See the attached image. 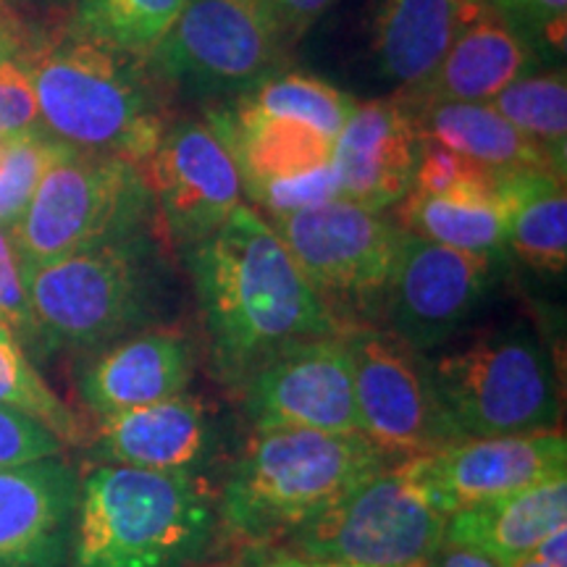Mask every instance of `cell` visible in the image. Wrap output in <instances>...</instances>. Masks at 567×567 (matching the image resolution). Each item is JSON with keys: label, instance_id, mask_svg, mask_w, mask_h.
<instances>
[{"label": "cell", "instance_id": "obj_1", "mask_svg": "<svg viewBox=\"0 0 567 567\" xmlns=\"http://www.w3.org/2000/svg\"><path fill=\"white\" fill-rule=\"evenodd\" d=\"M218 381L243 389L276 354L342 334L279 234L239 205L216 234L184 250Z\"/></svg>", "mask_w": 567, "mask_h": 567}, {"label": "cell", "instance_id": "obj_2", "mask_svg": "<svg viewBox=\"0 0 567 567\" xmlns=\"http://www.w3.org/2000/svg\"><path fill=\"white\" fill-rule=\"evenodd\" d=\"M21 63L38 97L40 124L76 151L140 166L172 124L168 84L151 61L74 27L30 34Z\"/></svg>", "mask_w": 567, "mask_h": 567}, {"label": "cell", "instance_id": "obj_3", "mask_svg": "<svg viewBox=\"0 0 567 567\" xmlns=\"http://www.w3.org/2000/svg\"><path fill=\"white\" fill-rule=\"evenodd\" d=\"M218 509L197 473L97 465L80 481L71 565L187 567L203 557Z\"/></svg>", "mask_w": 567, "mask_h": 567}, {"label": "cell", "instance_id": "obj_4", "mask_svg": "<svg viewBox=\"0 0 567 567\" xmlns=\"http://www.w3.org/2000/svg\"><path fill=\"white\" fill-rule=\"evenodd\" d=\"M389 460L394 455L363 434L255 431L226 478L218 520L239 542L274 544L392 465Z\"/></svg>", "mask_w": 567, "mask_h": 567}, {"label": "cell", "instance_id": "obj_5", "mask_svg": "<svg viewBox=\"0 0 567 567\" xmlns=\"http://www.w3.org/2000/svg\"><path fill=\"white\" fill-rule=\"evenodd\" d=\"M24 281L48 352H95L158 326L168 266L151 229L24 266Z\"/></svg>", "mask_w": 567, "mask_h": 567}, {"label": "cell", "instance_id": "obj_6", "mask_svg": "<svg viewBox=\"0 0 567 567\" xmlns=\"http://www.w3.org/2000/svg\"><path fill=\"white\" fill-rule=\"evenodd\" d=\"M339 331L381 326V310L405 229L350 200L268 216Z\"/></svg>", "mask_w": 567, "mask_h": 567}, {"label": "cell", "instance_id": "obj_7", "mask_svg": "<svg viewBox=\"0 0 567 567\" xmlns=\"http://www.w3.org/2000/svg\"><path fill=\"white\" fill-rule=\"evenodd\" d=\"M153 208L134 163L69 147L42 174L11 237L21 264L38 266L147 229Z\"/></svg>", "mask_w": 567, "mask_h": 567}, {"label": "cell", "instance_id": "obj_8", "mask_svg": "<svg viewBox=\"0 0 567 567\" xmlns=\"http://www.w3.org/2000/svg\"><path fill=\"white\" fill-rule=\"evenodd\" d=\"M439 400L460 436L557 429L559 392L547 350L526 326H509L431 360Z\"/></svg>", "mask_w": 567, "mask_h": 567}, {"label": "cell", "instance_id": "obj_9", "mask_svg": "<svg viewBox=\"0 0 567 567\" xmlns=\"http://www.w3.org/2000/svg\"><path fill=\"white\" fill-rule=\"evenodd\" d=\"M446 520L396 463L284 536V547L342 567H423L444 544Z\"/></svg>", "mask_w": 567, "mask_h": 567}, {"label": "cell", "instance_id": "obj_10", "mask_svg": "<svg viewBox=\"0 0 567 567\" xmlns=\"http://www.w3.org/2000/svg\"><path fill=\"white\" fill-rule=\"evenodd\" d=\"M342 339L352 360L360 434L400 460L465 439L439 400L429 354L384 326H352Z\"/></svg>", "mask_w": 567, "mask_h": 567}, {"label": "cell", "instance_id": "obj_11", "mask_svg": "<svg viewBox=\"0 0 567 567\" xmlns=\"http://www.w3.org/2000/svg\"><path fill=\"white\" fill-rule=\"evenodd\" d=\"M287 45L266 0H189L147 61L168 87L247 90L279 69Z\"/></svg>", "mask_w": 567, "mask_h": 567}, {"label": "cell", "instance_id": "obj_12", "mask_svg": "<svg viewBox=\"0 0 567 567\" xmlns=\"http://www.w3.org/2000/svg\"><path fill=\"white\" fill-rule=\"evenodd\" d=\"M494 279L492 255L463 252L405 231L386 287L381 326L429 354L478 316Z\"/></svg>", "mask_w": 567, "mask_h": 567}, {"label": "cell", "instance_id": "obj_13", "mask_svg": "<svg viewBox=\"0 0 567 567\" xmlns=\"http://www.w3.org/2000/svg\"><path fill=\"white\" fill-rule=\"evenodd\" d=\"M168 239L187 250L229 221L243 200L231 153L200 118L172 122L155 151L140 163Z\"/></svg>", "mask_w": 567, "mask_h": 567}, {"label": "cell", "instance_id": "obj_14", "mask_svg": "<svg viewBox=\"0 0 567 567\" xmlns=\"http://www.w3.org/2000/svg\"><path fill=\"white\" fill-rule=\"evenodd\" d=\"M450 517L523 488L567 476V442L557 429L509 436H465L436 452L400 463Z\"/></svg>", "mask_w": 567, "mask_h": 567}, {"label": "cell", "instance_id": "obj_15", "mask_svg": "<svg viewBox=\"0 0 567 567\" xmlns=\"http://www.w3.org/2000/svg\"><path fill=\"white\" fill-rule=\"evenodd\" d=\"M255 431L360 434L352 360L342 334L295 344L239 389Z\"/></svg>", "mask_w": 567, "mask_h": 567}, {"label": "cell", "instance_id": "obj_16", "mask_svg": "<svg viewBox=\"0 0 567 567\" xmlns=\"http://www.w3.org/2000/svg\"><path fill=\"white\" fill-rule=\"evenodd\" d=\"M80 476L63 455L0 467V567H63Z\"/></svg>", "mask_w": 567, "mask_h": 567}, {"label": "cell", "instance_id": "obj_17", "mask_svg": "<svg viewBox=\"0 0 567 567\" xmlns=\"http://www.w3.org/2000/svg\"><path fill=\"white\" fill-rule=\"evenodd\" d=\"M193 347L179 331L151 326L92 352L76 375V392L92 415L105 417L187 392Z\"/></svg>", "mask_w": 567, "mask_h": 567}, {"label": "cell", "instance_id": "obj_18", "mask_svg": "<svg viewBox=\"0 0 567 567\" xmlns=\"http://www.w3.org/2000/svg\"><path fill=\"white\" fill-rule=\"evenodd\" d=\"M417 137L413 118L394 97L354 105L334 140V163L342 200L384 213L410 193Z\"/></svg>", "mask_w": 567, "mask_h": 567}, {"label": "cell", "instance_id": "obj_19", "mask_svg": "<svg viewBox=\"0 0 567 567\" xmlns=\"http://www.w3.org/2000/svg\"><path fill=\"white\" fill-rule=\"evenodd\" d=\"M97 421V452L113 465L158 473H200L216 450V423L210 410L187 392Z\"/></svg>", "mask_w": 567, "mask_h": 567}, {"label": "cell", "instance_id": "obj_20", "mask_svg": "<svg viewBox=\"0 0 567 567\" xmlns=\"http://www.w3.org/2000/svg\"><path fill=\"white\" fill-rule=\"evenodd\" d=\"M530 40L509 21L486 11L473 21L439 66L413 87L400 90L394 101L405 109L425 103H492L507 84L534 71Z\"/></svg>", "mask_w": 567, "mask_h": 567}, {"label": "cell", "instance_id": "obj_21", "mask_svg": "<svg viewBox=\"0 0 567 567\" xmlns=\"http://www.w3.org/2000/svg\"><path fill=\"white\" fill-rule=\"evenodd\" d=\"M484 11V0H381L373 48L384 76L400 90L423 82Z\"/></svg>", "mask_w": 567, "mask_h": 567}, {"label": "cell", "instance_id": "obj_22", "mask_svg": "<svg viewBox=\"0 0 567 567\" xmlns=\"http://www.w3.org/2000/svg\"><path fill=\"white\" fill-rule=\"evenodd\" d=\"M405 111L417 137L439 142L496 174L551 172L565 176V168H559L542 145L515 130L492 103H425Z\"/></svg>", "mask_w": 567, "mask_h": 567}, {"label": "cell", "instance_id": "obj_23", "mask_svg": "<svg viewBox=\"0 0 567 567\" xmlns=\"http://www.w3.org/2000/svg\"><path fill=\"white\" fill-rule=\"evenodd\" d=\"M208 124L237 163L243 193L266 182L308 174L334 158V140L287 118L218 109L208 113Z\"/></svg>", "mask_w": 567, "mask_h": 567}, {"label": "cell", "instance_id": "obj_24", "mask_svg": "<svg viewBox=\"0 0 567 567\" xmlns=\"http://www.w3.org/2000/svg\"><path fill=\"white\" fill-rule=\"evenodd\" d=\"M567 523V476L549 478L486 505L460 509L446 520V542L484 551L494 563L530 555L538 542Z\"/></svg>", "mask_w": 567, "mask_h": 567}, {"label": "cell", "instance_id": "obj_25", "mask_svg": "<svg viewBox=\"0 0 567 567\" xmlns=\"http://www.w3.org/2000/svg\"><path fill=\"white\" fill-rule=\"evenodd\" d=\"M505 243L534 271L563 276L567 266V189L551 172L499 174Z\"/></svg>", "mask_w": 567, "mask_h": 567}, {"label": "cell", "instance_id": "obj_26", "mask_svg": "<svg viewBox=\"0 0 567 567\" xmlns=\"http://www.w3.org/2000/svg\"><path fill=\"white\" fill-rule=\"evenodd\" d=\"M394 221L415 237L463 252L492 255V258L507 252L505 208H502L499 193H408L394 205Z\"/></svg>", "mask_w": 567, "mask_h": 567}, {"label": "cell", "instance_id": "obj_27", "mask_svg": "<svg viewBox=\"0 0 567 567\" xmlns=\"http://www.w3.org/2000/svg\"><path fill=\"white\" fill-rule=\"evenodd\" d=\"M354 101L331 82L308 71H281L276 69L247 87L231 111L247 113V116H271L287 118L318 130L326 137L337 140L347 118L352 116Z\"/></svg>", "mask_w": 567, "mask_h": 567}, {"label": "cell", "instance_id": "obj_28", "mask_svg": "<svg viewBox=\"0 0 567 567\" xmlns=\"http://www.w3.org/2000/svg\"><path fill=\"white\" fill-rule=\"evenodd\" d=\"M189 0H76V32L134 55H151Z\"/></svg>", "mask_w": 567, "mask_h": 567}, {"label": "cell", "instance_id": "obj_29", "mask_svg": "<svg viewBox=\"0 0 567 567\" xmlns=\"http://www.w3.org/2000/svg\"><path fill=\"white\" fill-rule=\"evenodd\" d=\"M0 405L34 417L66 446L82 444L87 439L80 415L42 379L32 354L3 321H0Z\"/></svg>", "mask_w": 567, "mask_h": 567}, {"label": "cell", "instance_id": "obj_30", "mask_svg": "<svg viewBox=\"0 0 567 567\" xmlns=\"http://www.w3.org/2000/svg\"><path fill=\"white\" fill-rule=\"evenodd\" d=\"M492 105L536 145L547 151L559 168L567 155V82L565 71H528L507 84Z\"/></svg>", "mask_w": 567, "mask_h": 567}, {"label": "cell", "instance_id": "obj_31", "mask_svg": "<svg viewBox=\"0 0 567 567\" xmlns=\"http://www.w3.org/2000/svg\"><path fill=\"white\" fill-rule=\"evenodd\" d=\"M71 145L53 137L45 126L0 134V226L11 229L30 205L42 174Z\"/></svg>", "mask_w": 567, "mask_h": 567}, {"label": "cell", "instance_id": "obj_32", "mask_svg": "<svg viewBox=\"0 0 567 567\" xmlns=\"http://www.w3.org/2000/svg\"><path fill=\"white\" fill-rule=\"evenodd\" d=\"M410 193L415 195H455V193H499V174L492 168L478 166L476 161L465 158L439 142L421 140L415 161L413 184Z\"/></svg>", "mask_w": 567, "mask_h": 567}, {"label": "cell", "instance_id": "obj_33", "mask_svg": "<svg viewBox=\"0 0 567 567\" xmlns=\"http://www.w3.org/2000/svg\"><path fill=\"white\" fill-rule=\"evenodd\" d=\"M0 321L19 337L32 360H42L45 354H51L40 334L30 292H27L24 264H21L17 245H13L11 229H6V226H0Z\"/></svg>", "mask_w": 567, "mask_h": 567}, {"label": "cell", "instance_id": "obj_34", "mask_svg": "<svg viewBox=\"0 0 567 567\" xmlns=\"http://www.w3.org/2000/svg\"><path fill=\"white\" fill-rule=\"evenodd\" d=\"M250 200L258 203L268 216H284V213H295L323 205L331 200H342V187H339V176L334 163H326L321 168L287 176V179L266 182L260 187L250 189Z\"/></svg>", "mask_w": 567, "mask_h": 567}, {"label": "cell", "instance_id": "obj_35", "mask_svg": "<svg viewBox=\"0 0 567 567\" xmlns=\"http://www.w3.org/2000/svg\"><path fill=\"white\" fill-rule=\"evenodd\" d=\"M63 446L66 444L34 417L0 405V467L59 457L63 455Z\"/></svg>", "mask_w": 567, "mask_h": 567}, {"label": "cell", "instance_id": "obj_36", "mask_svg": "<svg viewBox=\"0 0 567 567\" xmlns=\"http://www.w3.org/2000/svg\"><path fill=\"white\" fill-rule=\"evenodd\" d=\"M21 53L0 55V134L42 126L38 97H34L30 74L21 63Z\"/></svg>", "mask_w": 567, "mask_h": 567}, {"label": "cell", "instance_id": "obj_37", "mask_svg": "<svg viewBox=\"0 0 567 567\" xmlns=\"http://www.w3.org/2000/svg\"><path fill=\"white\" fill-rule=\"evenodd\" d=\"M484 3L526 38L538 34L551 45H565L567 0H484Z\"/></svg>", "mask_w": 567, "mask_h": 567}, {"label": "cell", "instance_id": "obj_38", "mask_svg": "<svg viewBox=\"0 0 567 567\" xmlns=\"http://www.w3.org/2000/svg\"><path fill=\"white\" fill-rule=\"evenodd\" d=\"M271 9L276 24L281 27L287 42H295L300 34L316 24L318 17H323L337 0H266Z\"/></svg>", "mask_w": 567, "mask_h": 567}, {"label": "cell", "instance_id": "obj_39", "mask_svg": "<svg viewBox=\"0 0 567 567\" xmlns=\"http://www.w3.org/2000/svg\"><path fill=\"white\" fill-rule=\"evenodd\" d=\"M231 567H342V565L297 555V551L287 547H255L252 551H247L245 557H239Z\"/></svg>", "mask_w": 567, "mask_h": 567}, {"label": "cell", "instance_id": "obj_40", "mask_svg": "<svg viewBox=\"0 0 567 567\" xmlns=\"http://www.w3.org/2000/svg\"><path fill=\"white\" fill-rule=\"evenodd\" d=\"M423 567H502L499 563H494L492 557L484 555V551L473 549V547H463V544L446 542L439 547L434 555L425 559Z\"/></svg>", "mask_w": 567, "mask_h": 567}, {"label": "cell", "instance_id": "obj_41", "mask_svg": "<svg viewBox=\"0 0 567 567\" xmlns=\"http://www.w3.org/2000/svg\"><path fill=\"white\" fill-rule=\"evenodd\" d=\"M32 30L13 11L11 0H0V55H19L30 42Z\"/></svg>", "mask_w": 567, "mask_h": 567}, {"label": "cell", "instance_id": "obj_42", "mask_svg": "<svg viewBox=\"0 0 567 567\" xmlns=\"http://www.w3.org/2000/svg\"><path fill=\"white\" fill-rule=\"evenodd\" d=\"M530 555L549 567H567V526L549 530Z\"/></svg>", "mask_w": 567, "mask_h": 567}, {"label": "cell", "instance_id": "obj_43", "mask_svg": "<svg viewBox=\"0 0 567 567\" xmlns=\"http://www.w3.org/2000/svg\"><path fill=\"white\" fill-rule=\"evenodd\" d=\"M502 567H549L544 563H538V559L534 555H523V557H515L509 559V563H505Z\"/></svg>", "mask_w": 567, "mask_h": 567}]
</instances>
